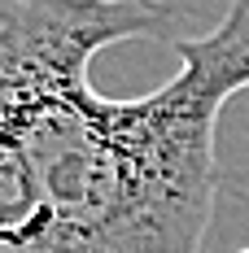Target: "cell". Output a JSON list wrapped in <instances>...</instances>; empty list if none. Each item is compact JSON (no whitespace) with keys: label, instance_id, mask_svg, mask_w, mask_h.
I'll use <instances>...</instances> for the list:
<instances>
[{"label":"cell","instance_id":"2","mask_svg":"<svg viewBox=\"0 0 249 253\" xmlns=\"http://www.w3.org/2000/svg\"><path fill=\"white\" fill-rule=\"evenodd\" d=\"M241 253H249V249H241Z\"/></svg>","mask_w":249,"mask_h":253},{"label":"cell","instance_id":"1","mask_svg":"<svg viewBox=\"0 0 249 253\" xmlns=\"http://www.w3.org/2000/svg\"><path fill=\"white\" fill-rule=\"evenodd\" d=\"M162 26L157 0H0V253H205L249 0L175 40L179 75L157 92L100 96L92 57Z\"/></svg>","mask_w":249,"mask_h":253}]
</instances>
